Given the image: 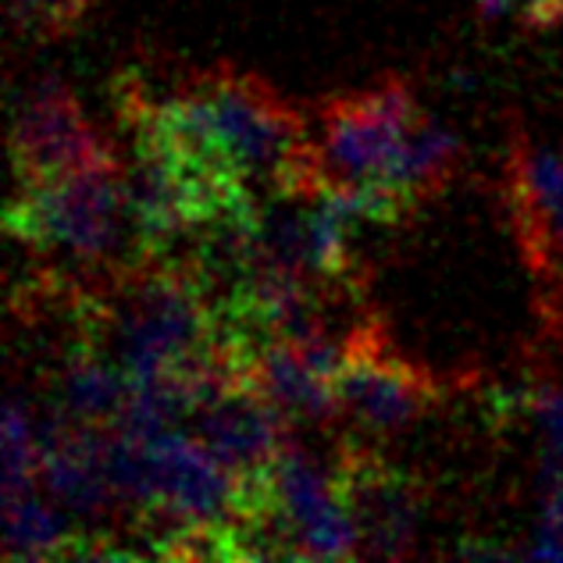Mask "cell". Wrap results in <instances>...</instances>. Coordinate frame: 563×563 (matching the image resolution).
I'll use <instances>...</instances> for the list:
<instances>
[{"label": "cell", "instance_id": "obj_1", "mask_svg": "<svg viewBox=\"0 0 563 563\" xmlns=\"http://www.w3.org/2000/svg\"><path fill=\"white\" fill-rule=\"evenodd\" d=\"M146 100L168 129L261 189V197L329 186L303 114L257 76L218 65L192 71L172 97L146 90Z\"/></svg>", "mask_w": 563, "mask_h": 563}, {"label": "cell", "instance_id": "obj_2", "mask_svg": "<svg viewBox=\"0 0 563 563\" xmlns=\"http://www.w3.org/2000/svg\"><path fill=\"white\" fill-rule=\"evenodd\" d=\"M4 229L11 240L33 250H62L93 275L118 268L122 264L114 261L118 246L125 235L136 240L125 168L114 161V165L82 168L51 183L19 186L4 211Z\"/></svg>", "mask_w": 563, "mask_h": 563}, {"label": "cell", "instance_id": "obj_3", "mask_svg": "<svg viewBox=\"0 0 563 563\" xmlns=\"http://www.w3.org/2000/svg\"><path fill=\"white\" fill-rule=\"evenodd\" d=\"M418 118V97L404 79H385L375 90L321 100V168L332 186L361 192L367 221H378V225L404 221L385 197V189H389L399 151Z\"/></svg>", "mask_w": 563, "mask_h": 563}, {"label": "cell", "instance_id": "obj_4", "mask_svg": "<svg viewBox=\"0 0 563 563\" xmlns=\"http://www.w3.org/2000/svg\"><path fill=\"white\" fill-rule=\"evenodd\" d=\"M332 393L343 421L357 424L367 435H396L439 404L442 382L428 367L399 357L385 324L367 314L346 335Z\"/></svg>", "mask_w": 563, "mask_h": 563}, {"label": "cell", "instance_id": "obj_5", "mask_svg": "<svg viewBox=\"0 0 563 563\" xmlns=\"http://www.w3.org/2000/svg\"><path fill=\"white\" fill-rule=\"evenodd\" d=\"M335 496L357 536V556L399 560L413 553L421 517V482L357 439L339 442L332 461Z\"/></svg>", "mask_w": 563, "mask_h": 563}, {"label": "cell", "instance_id": "obj_6", "mask_svg": "<svg viewBox=\"0 0 563 563\" xmlns=\"http://www.w3.org/2000/svg\"><path fill=\"white\" fill-rule=\"evenodd\" d=\"M114 161V151L86 122L79 100L62 79H40L19 100L11 122V165L19 186L51 183Z\"/></svg>", "mask_w": 563, "mask_h": 563}, {"label": "cell", "instance_id": "obj_7", "mask_svg": "<svg viewBox=\"0 0 563 563\" xmlns=\"http://www.w3.org/2000/svg\"><path fill=\"white\" fill-rule=\"evenodd\" d=\"M507 203L531 275L550 286L545 300H556L563 296V157L528 143L525 132L510 140Z\"/></svg>", "mask_w": 563, "mask_h": 563}, {"label": "cell", "instance_id": "obj_8", "mask_svg": "<svg viewBox=\"0 0 563 563\" xmlns=\"http://www.w3.org/2000/svg\"><path fill=\"white\" fill-rule=\"evenodd\" d=\"M192 435L225 464L235 482H250L272 467L289 439V418L246 375L221 382L189 413Z\"/></svg>", "mask_w": 563, "mask_h": 563}, {"label": "cell", "instance_id": "obj_9", "mask_svg": "<svg viewBox=\"0 0 563 563\" xmlns=\"http://www.w3.org/2000/svg\"><path fill=\"white\" fill-rule=\"evenodd\" d=\"M57 413L90 428H118L125 418L132 382L93 339H71L62 364H57Z\"/></svg>", "mask_w": 563, "mask_h": 563}, {"label": "cell", "instance_id": "obj_10", "mask_svg": "<svg viewBox=\"0 0 563 563\" xmlns=\"http://www.w3.org/2000/svg\"><path fill=\"white\" fill-rule=\"evenodd\" d=\"M456 168H461V143L450 129L421 114L418 125L410 129L404 151H399L385 197L396 207V214L407 221L456 179Z\"/></svg>", "mask_w": 563, "mask_h": 563}, {"label": "cell", "instance_id": "obj_11", "mask_svg": "<svg viewBox=\"0 0 563 563\" xmlns=\"http://www.w3.org/2000/svg\"><path fill=\"white\" fill-rule=\"evenodd\" d=\"M97 0H11V19L29 36L54 40L79 29Z\"/></svg>", "mask_w": 563, "mask_h": 563}]
</instances>
